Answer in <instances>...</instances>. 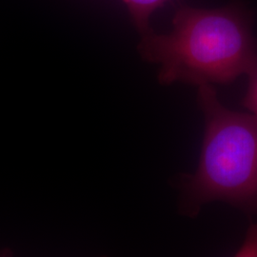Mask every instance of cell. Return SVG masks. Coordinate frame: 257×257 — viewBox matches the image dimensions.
I'll return each instance as SVG.
<instances>
[{"label": "cell", "instance_id": "cell-5", "mask_svg": "<svg viewBox=\"0 0 257 257\" xmlns=\"http://www.w3.org/2000/svg\"><path fill=\"white\" fill-rule=\"evenodd\" d=\"M239 256L257 255V224L252 225L248 231L243 246L237 252Z\"/></svg>", "mask_w": 257, "mask_h": 257}, {"label": "cell", "instance_id": "cell-2", "mask_svg": "<svg viewBox=\"0 0 257 257\" xmlns=\"http://www.w3.org/2000/svg\"><path fill=\"white\" fill-rule=\"evenodd\" d=\"M205 119L198 168L181 183L180 210L194 217L203 206L223 201L257 212V116L229 110L211 85L199 86Z\"/></svg>", "mask_w": 257, "mask_h": 257}, {"label": "cell", "instance_id": "cell-3", "mask_svg": "<svg viewBox=\"0 0 257 257\" xmlns=\"http://www.w3.org/2000/svg\"><path fill=\"white\" fill-rule=\"evenodd\" d=\"M141 34L149 30L148 21L151 15L168 0H123Z\"/></svg>", "mask_w": 257, "mask_h": 257}, {"label": "cell", "instance_id": "cell-4", "mask_svg": "<svg viewBox=\"0 0 257 257\" xmlns=\"http://www.w3.org/2000/svg\"><path fill=\"white\" fill-rule=\"evenodd\" d=\"M248 75V91L243 100V105L257 116V66Z\"/></svg>", "mask_w": 257, "mask_h": 257}, {"label": "cell", "instance_id": "cell-1", "mask_svg": "<svg viewBox=\"0 0 257 257\" xmlns=\"http://www.w3.org/2000/svg\"><path fill=\"white\" fill-rule=\"evenodd\" d=\"M169 35L141 34V56L160 66L161 84H229L257 66V45L245 17L233 8L181 7Z\"/></svg>", "mask_w": 257, "mask_h": 257}]
</instances>
